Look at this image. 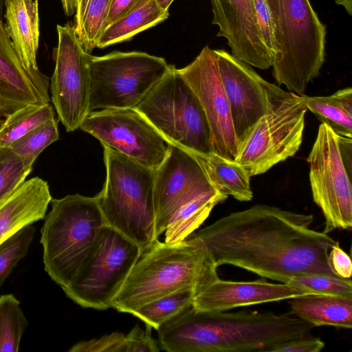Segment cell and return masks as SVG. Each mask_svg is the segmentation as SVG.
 I'll return each mask as SVG.
<instances>
[{
  "instance_id": "6da1fadb",
  "label": "cell",
  "mask_w": 352,
  "mask_h": 352,
  "mask_svg": "<svg viewBox=\"0 0 352 352\" xmlns=\"http://www.w3.org/2000/svg\"><path fill=\"white\" fill-rule=\"evenodd\" d=\"M312 214L265 204L232 212L184 241L202 249L214 265H230L287 283L307 274L336 276L327 255L336 241L311 228Z\"/></svg>"
},
{
  "instance_id": "7a4b0ae2",
  "label": "cell",
  "mask_w": 352,
  "mask_h": 352,
  "mask_svg": "<svg viewBox=\"0 0 352 352\" xmlns=\"http://www.w3.org/2000/svg\"><path fill=\"white\" fill-rule=\"evenodd\" d=\"M314 327L291 314L191 306L157 331L160 349L168 352H271L277 344L311 336Z\"/></svg>"
},
{
  "instance_id": "3957f363",
  "label": "cell",
  "mask_w": 352,
  "mask_h": 352,
  "mask_svg": "<svg viewBox=\"0 0 352 352\" xmlns=\"http://www.w3.org/2000/svg\"><path fill=\"white\" fill-rule=\"evenodd\" d=\"M217 267L201 248L184 241L167 244L157 239L144 250L112 307L131 314L141 306L187 289L197 293L218 276Z\"/></svg>"
},
{
  "instance_id": "277c9868",
  "label": "cell",
  "mask_w": 352,
  "mask_h": 352,
  "mask_svg": "<svg viewBox=\"0 0 352 352\" xmlns=\"http://www.w3.org/2000/svg\"><path fill=\"white\" fill-rule=\"evenodd\" d=\"M274 24L276 51L272 74L297 95L305 94L325 60L326 26L309 0H267Z\"/></svg>"
},
{
  "instance_id": "5b68a950",
  "label": "cell",
  "mask_w": 352,
  "mask_h": 352,
  "mask_svg": "<svg viewBox=\"0 0 352 352\" xmlns=\"http://www.w3.org/2000/svg\"><path fill=\"white\" fill-rule=\"evenodd\" d=\"M103 147L105 182L96 195L108 226L143 251L158 238L155 232V170Z\"/></svg>"
},
{
  "instance_id": "8992f818",
  "label": "cell",
  "mask_w": 352,
  "mask_h": 352,
  "mask_svg": "<svg viewBox=\"0 0 352 352\" xmlns=\"http://www.w3.org/2000/svg\"><path fill=\"white\" fill-rule=\"evenodd\" d=\"M41 229L45 271L61 287L74 278L107 226L98 199L80 194L52 199Z\"/></svg>"
},
{
  "instance_id": "52a82bcc",
  "label": "cell",
  "mask_w": 352,
  "mask_h": 352,
  "mask_svg": "<svg viewBox=\"0 0 352 352\" xmlns=\"http://www.w3.org/2000/svg\"><path fill=\"white\" fill-rule=\"evenodd\" d=\"M135 109L168 144L192 154L213 153L210 129L204 109L174 65Z\"/></svg>"
},
{
  "instance_id": "ba28073f",
  "label": "cell",
  "mask_w": 352,
  "mask_h": 352,
  "mask_svg": "<svg viewBox=\"0 0 352 352\" xmlns=\"http://www.w3.org/2000/svg\"><path fill=\"white\" fill-rule=\"evenodd\" d=\"M173 67L145 52L89 54V113L106 109H135Z\"/></svg>"
},
{
  "instance_id": "9c48e42d",
  "label": "cell",
  "mask_w": 352,
  "mask_h": 352,
  "mask_svg": "<svg viewBox=\"0 0 352 352\" xmlns=\"http://www.w3.org/2000/svg\"><path fill=\"white\" fill-rule=\"evenodd\" d=\"M142 252L136 243L106 226L74 278L61 288L82 307L111 308Z\"/></svg>"
},
{
  "instance_id": "30bf717a",
  "label": "cell",
  "mask_w": 352,
  "mask_h": 352,
  "mask_svg": "<svg viewBox=\"0 0 352 352\" xmlns=\"http://www.w3.org/2000/svg\"><path fill=\"white\" fill-rule=\"evenodd\" d=\"M307 111L298 96L292 92L251 128L239 146L235 161L252 177L294 156L302 141Z\"/></svg>"
},
{
  "instance_id": "8fae6325",
  "label": "cell",
  "mask_w": 352,
  "mask_h": 352,
  "mask_svg": "<svg viewBox=\"0 0 352 352\" xmlns=\"http://www.w3.org/2000/svg\"><path fill=\"white\" fill-rule=\"evenodd\" d=\"M314 201L325 220L323 232L352 228L351 173L341 157L337 135L324 123L307 159Z\"/></svg>"
},
{
  "instance_id": "7c38bea8",
  "label": "cell",
  "mask_w": 352,
  "mask_h": 352,
  "mask_svg": "<svg viewBox=\"0 0 352 352\" xmlns=\"http://www.w3.org/2000/svg\"><path fill=\"white\" fill-rule=\"evenodd\" d=\"M55 67L50 82L51 101L67 132L78 129L89 113V54L80 43L74 27L57 25Z\"/></svg>"
},
{
  "instance_id": "4fadbf2b",
  "label": "cell",
  "mask_w": 352,
  "mask_h": 352,
  "mask_svg": "<svg viewBox=\"0 0 352 352\" xmlns=\"http://www.w3.org/2000/svg\"><path fill=\"white\" fill-rule=\"evenodd\" d=\"M137 162L156 169L169 144L135 109H106L89 113L80 128Z\"/></svg>"
},
{
  "instance_id": "5bb4252c",
  "label": "cell",
  "mask_w": 352,
  "mask_h": 352,
  "mask_svg": "<svg viewBox=\"0 0 352 352\" xmlns=\"http://www.w3.org/2000/svg\"><path fill=\"white\" fill-rule=\"evenodd\" d=\"M239 146L249 131L292 92L261 78L250 65L223 50H214ZM239 149V148H238Z\"/></svg>"
},
{
  "instance_id": "9a60e30c",
  "label": "cell",
  "mask_w": 352,
  "mask_h": 352,
  "mask_svg": "<svg viewBox=\"0 0 352 352\" xmlns=\"http://www.w3.org/2000/svg\"><path fill=\"white\" fill-rule=\"evenodd\" d=\"M206 193H219L192 153L170 144L168 153L155 169L153 197L158 238L184 204Z\"/></svg>"
},
{
  "instance_id": "2e32d148",
  "label": "cell",
  "mask_w": 352,
  "mask_h": 352,
  "mask_svg": "<svg viewBox=\"0 0 352 352\" xmlns=\"http://www.w3.org/2000/svg\"><path fill=\"white\" fill-rule=\"evenodd\" d=\"M178 71L204 109L210 129L213 153L235 160L239 145L214 50L204 47L191 63Z\"/></svg>"
},
{
  "instance_id": "e0dca14e",
  "label": "cell",
  "mask_w": 352,
  "mask_h": 352,
  "mask_svg": "<svg viewBox=\"0 0 352 352\" xmlns=\"http://www.w3.org/2000/svg\"><path fill=\"white\" fill-rule=\"evenodd\" d=\"M50 101V78L24 64L0 18V118Z\"/></svg>"
},
{
  "instance_id": "ac0fdd59",
  "label": "cell",
  "mask_w": 352,
  "mask_h": 352,
  "mask_svg": "<svg viewBox=\"0 0 352 352\" xmlns=\"http://www.w3.org/2000/svg\"><path fill=\"white\" fill-rule=\"evenodd\" d=\"M217 36L227 40L232 55L250 66L266 69L273 56L265 47L257 24L252 0H210Z\"/></svg>"
},
{
  "instance_id": "d6986e66",
  "label": "cell",
  "mask_w": 352,
  "mask_h": 352,
  "mask_svg": "<svg viewBox=\"0 0 352 352\" xmlns=\"http://www.w3.org/2000/svg\"><path fill=\"white\" fill-rule=\"evenodd\" d=\"M307 294H312L287 283L226 280L217 276L197 292L192 306L199 311H227Z\"/></svg>"
},
{
  "instance_id": "ffe728a7",
  "label": "cell",
  "mask_w": 352,
  "mask_h": 352,
  "mask_svg": "<svg viewBox=\"0 0 352 352\" xmlns=\"http://www.w3.org/2000/svg\"><path fill=\"white\" fill-rule=\"evenodd\" d=\"M52 199L47 182L34 177L0 200V244L44 219Z\"/></svg>"
},
{
  "instance_id": "44dd1931",
  "label": "cell",
  "mask_w": 352,
  "mask_h": 352,
  "mask_svg": "<svg viewBox=\"0 0 352 352\" xmlns=\"http://www.w3.org/2000/svg\"><path fill=\"white\" fill-rule=\"evenodd\" d=\"M6 27L14 47L28 67L38 69V0H6Z\"/></svg>"
},
{
  "instance_id": "7402d4cb",
  "label": "cell",
  "mask_w": 352,
  "mask_h": 352,
  "mask_svg": "<svg viewBox=\"0 0 352 352\" xmlns=\"http://www.w3.org/2000/svg\"><path fill=\"white\" fill-rule=\"evenodd\" d=\"M289 300L290 314L314 327H352V297L307 294Z\"/></svg>"
},
{
  "instance_id": "603a6c76",
  "label": "cell",
  "mask_w": 352,
  "mask_h": 352,
  "mask_svg": "<svg viewBox=\"0 0 352 352\" xmlns=\"http://www.w3.org/2000/svg\"><path fill=\"white\" fill-rule=\"evenodd\" d=\"M194 155L219 193L227 197L232 196L240 201L252 199L251 177L237 162L228 160L214 153Z\"/></svg>"
},
{
  "instance_id": "cb8c5ba5",
  "label": "cell",
  "mask_w": 352,
  "mask_h": 352,
  "mask_svg": "<svg viewBox=\"0 0 352 352\" xmlns=\"http://www.w3.org/2000/svg\"><path fill=\"white\" fill-rule=\"evenodd\" d=\"M300 101L336 135L352 138V89H340L327 96L298 95Z\"/></svg>"
},
{
  "instance_id": "d4e9b609",
  "label": "cell",
  "mask_w": 352,
  "mask_h": 352,
  "mask_svg": "<svg viewBox=\"0 0 352 352\" xmlns=\"http://www.w3.org/2000/svg\"><path fill=\"white\" fill-rule=\"evenodd\" d=\"M168 16V12L161 10L155 0H144L109 25L98 39L96 47L103 48L127 41L138 33L162 22Z\"/></svg>"
},
{
  "instance_id": "484cf974",
  "label": "cell",
  "mask_w": 352,
  "mask_h": 352,
  "mask_svg": "<svg viewBox=\"0 0 352 352\" xmlns=\"http://www.w3.org/2000/svg\"><path fill=\"white\" fill-rule=\"evenodd\" d=\"M227 197L220 193H206L182 205L164 231V243L176 244L184 241L204 223L212 208Z\"/></svg>"
},
{
  "instance_id": "4316f807",
  "label": "cell",
  "mask_w": 352,
  "mask_h": 352,
  "mask_svg": "<svg viewBox=\"0 0 352 352\" xmlns=\"http://www.w3.org/2000/svg\"><path fill=\"white\" fill-rule=\"evenodd\" d=\"M111 0H76L74 30L84 50L89 54L105 30Z\"/></svg>"
},
{
  "instance_id": "83f0119b",
  "label": "cell",
  "mask_w": 352,
  "mask_h": 352,
  "mask_svg": "<svg viewBox=\"0 0 352 352\" xmlns=\"http://www.w3.org/2000/svg\"><path fill=\"white\" fill-rule=\"evenodd\" d=\"M54 113L50 103L30 105L5 118L0 122V147H10L37 126L55 118Z\"/></svg>"
},
{
  "instance_id": "f1b7e54d",
  "label": "cell",
  "mask_w": 352,
  "mask_h": 352,
  "mask_svg": "<svg viewBox=\"0 0 352 352\" xmlns=\"http://www.w3.org/2000/svg\"><path fill=\"white\" fill-rule=\"evenodd\" d=\"M197 292L192 289L177 292L146 303L131 314L157 330L192 305Z\"/></svg>"
},
{
  "instance_id": "f546056e",
  "label": "cell",
  "mask_w": 352,
  "mask_h": 352,
  "mask_svg": "<svg viewBox=\"0 0 352 352\" xmlns=\"http://www.w3.org/2000/svg\"><path fill=\"white\" fill-rule=\"evenodd\" d=\"M28 322L19 300L12 294L0 296V352L19 351Z\"/></svg>"
},
{
  "instance_id": "4dcf8cb0",
  "label": "cell",
  "mask_w": 352,
  "mask_h": 352,
  "mask_svg": "<svg viewBox=\"0 0 352 352\" xmlns=\"http://www.w3.org/2000/svg\"><path fill=\"white\" fill-rule=\"evenodd\" d=\"M58 121L54 118L37 126L10 148L18 155L28 168H32L34 162L41 153L59 139Z\"/></svg>"
},
{
  "instance_id": "1f68e13d",
  "label": "cell",
  "mask_w": 352,
  "mask_h": 352,
  "mask_svg": "<svg viewBox=\"0 0 352 352\" xmlns=\"http://www.w3.org/2000/svg\"><path fill=\"white\" fill-rule=\"evenodd\" d=\"M35 230L29 225L0 244V287L28 254Z\"/></svg>"
},
{
  "instance_id": "d6a6232c",
  "label": "cell",
  "mask_w": 352,
  "mask_h": 352,
  "mask_svg": "<svg viewBox=\"0 0 352 352\" xmlns=\"http://www.w3.org/2000/svg\"><path fill=\"white\" fill-rule=\"evenodd\" d=\"M312 294L352 297V281L324 274H307L293 277L288 283Z\"/></svg>"
},
{
  "instance_id": "836d02e7",
  "label": "cell",
  "mask_w": 352,
  "mask_h": 352,
  "mask_svg": "<svg viewBox=\"0 0 352 352\" xmlns=\"http://www.w3.org/2000/svg\"><path fill=\"white\" fill-rule=\"evenodd\" d=\"M32 170L10 147H0V200L25 181Z\"/></svg>"
},
{
  "instance_id": "e575fe53",
  "label": "cell",
  "mask_w": 352,
  "mask_h": 352,
  "mask_svg": "<svg viewBox=\"0 0 352 352\" xmlns=\"http://www.w3.org/2000/svg\"><path fill=\"white\" fill-rule=\"evenodd\" d=\"M69 352H129L126 335L113 332L99 338L82 341L74 344Z\"/></svg>"
},
{
  "instance_id": "d590c367",
  "label": "cell",
  "mask_w": 352,
  "mask_h": 352,
  "mask_svg": "<svg viewBox=\"0 0 352 352\" xmlns=\"http://www.w3.org/2000/svg\"><path fill=\"white\" fill-rule=\"evenodd\" d=\"M252 1L263 42L274 57L276 51V38L272 15L267 0Z\"/></svg>"
},
{
  "instance_id": "8d00e7d4",
  "label": "cell",
  "mask_w": 352,
  "mask_h": 352,
  "mask_svg": "<svg viewBox=\"0 0 352 352\" xmlns=\"http://www.w3.org/2000/svg\"><path fill=\"white\" fill-rule=\"evenodd\" d=\"M327 264L336 276L342 278L351 277L352 263L350 256L340 248L338 241L328 253Z\"/></svg>"
},
{
  "instance_id": "74e56055",
  "label": "cell",
  "mask_w": 352,
  "mask_h": 352,
  "mask_svg": "<svg viewBox=\"0 0 352 352\" xmlns=\"http://www.w3.org/2000/svg\"><path fill=\"white\" fill-rule=\"evenodd\" d=\"M147 330L143 331L136 325L126 335L129 352H157L161 349L157 342L151 337V327L146 325Z\"/></svg>"
},
{
  "instance_id": "f35d334b",
  "label": "cell",
  "mask_w": 352,
  "mask_h": 352,
  "mask_svg": "<svg viewBox=\"0 0 352 352\" xmlns=\"http://www.w3.org/2000/svg\"><path fill=\"white\" fill-rule=\"evenodd\" d=\"M324 346L320 338L311 335L277 344L271 352H320Z\"/></svg>"
},
{
  "instance_id": "ab89813d",
  "label": "cell",
  "mask_w": 352,
  "mask_h": 352,
  "mask_svg": "<svg viewBox=\"0 0 352 352\" xmlns=\"http://www.w3.org/2000/svg\"><path fill=\"white\" fill-rule=\"evenodd\" d=\"M144 0H111L105 23V29L129 12Z\"/></svg>"
},
{
  "instance_id": "60d3db41",
  "label": "cell",
  "mask_w": 352,
  "mask_h": 352,
  "mask_svg": "<svg viewBox=\"0 0 352 352\" xmlns=\"http://www.w3.org/2000/svg\"><path fill=\"white\" fill-rule=\"evenodd\" d=\"M65 14L71 16L76 11V0H61Z\"/></svg>"
},
{
  "instance_id": "b9f144b4",
  "label": "cell",
  "mask_w": 352,
  "mask_h": 352,
  "mask_svg": "<svg viewBox=\"0 0 352 352\" xmlns=\"http://www.w3.org/2000/svg\"><path fill=\"white\" fill-rule=\"evenodd\" d=\"M335 2L342 6L349 15L352 14V0H335Z\"/></svg>"
},
{
  "instance_id": "7bdbcfd3",
  "label": "cell",
  "mask_w": 352,
  "mask_h": 352,
  "mask_svg": "<svg viewBox=\"0 0 352 352\" xmlns=\"http://www.w3.org/2000/svg\"><path fill=\"white\" fill-rule=\"evenodd\" d=\"M157 5L164 12H168V8L173 0H155Z\"/></svg>"
}]
</instances>
